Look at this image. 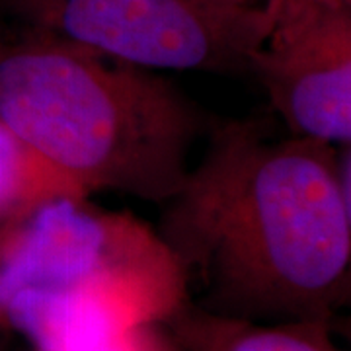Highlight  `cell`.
Here are the masks:
<instances>
[{"mask_svg":"<svg viewBox=\"0 0 351 351\" xmlns=\"http://www.w3.org/2000/svg\"><path fill=\"white\" fill-rule=\"evenodd\" d=\"M207 137L156 228L189 301L252 322H332L351 295L350 147L271 138L256 119H213Z\"/></svg>","mask_w":351,"mask_h":351,"instance_id":"1","label":"cell"},{"mask_svg":"<svg viewBox=\"0 0 351 351\" xmlns=\"http://www.w3.org/2000/svg\"><path fill=\"white\" fill-rule=\"evenodd\" d=\"M269 27L252 55L291 135L351 143V0H265Z\"/></svg>","mask_w":351,"mask_h":351,"instance_id":"5","label":"cell"},{"mask_svg":"<svg viewBox=\"0 0 351 351\" xmlns=\"http://www.w3.org/2000/svg\"><path fill=\"white\" fill-rule=\"evenodd\" d=\"M230 2H237V4H250L252 0H230Z\"/></svg>","mask_w":351,"mask_h":351,"instance_id":"10","label":"cell"},{"mask_svg":"<svg viewBox=\"0 0 351 351\" xmlns=\"http://www.w3.org/2000/svg\"><path fill=\"white\" fill-rule=\"evenodd\" d=\"M188 299L156 228L90 195H55L0 226V328L32 351H88Z\"/></svg>","mask_w":351,"mask_h":351,"instance_id":"3","label":"cell"},{"mask_svg":"<svg viewBox=\"0 0 351 351\" xmlns=\"http://www.w3.org/2000/svg\"><path fill=\"white\" fill-rule=\"evenodd\" d=\"M88 351H184L162 322L129 328Z\"/></svg>","mask_w":351,"mask_h":351,"instance_id":"8","label":"cell"},{"mask_svg":"<svg viewBox=\"0 0 351 351\" xmlns=\"http://www.w3.org/2000/svg\"><path fill=\"white\" fill-rule=\"evenodd\" d=\"M0 121L82 195L164 205L213 119L156 71L47 34H0Z\"/></svg>","mask_w":351,"mask_h":351,"instance_id":"2","label":"cell"},{"mask_svg":"<svg viewBox=\"0 0 351 351\" xmlns=\"http://www.w3.org/2000/svg\"><path fill=\"white\" fill-rule=\"evenodd\" d=\"M8 332H4L2 328H0V351H2V336H6Z\"/></svg>","mask_w":351,"mask_h":351,"instance_id":"9","label":"cell"},{"mask_svg":"<svg viewBox=\"0 0 351 351\" xmlns=\"http://www.w3.org/2000/svg\"><path fill=\"white\" fill-rule=\"evenodd\" d=\"M184 351H341L328 320L252 322L184 302L162 322Z\"/></svg>","mask_w":351,"mask_h":351,"instance_id":"6","label":"cell"},{"mask_svg":"<svg viewBox=\"0 0 351 351\" xmlns=\"http://www.w3.org/2000/svg\"><path fill=\"white\" fill-rule=\"evenodd\" d=\"M12 27L149 71L250 76L269 8L230 0H0Z\"/></svg>","mask_w":351,"mask_h":351,"instance_id":"4","label":"cell"},{"mask_svg":"<svg viewBox=\"0 0 351 351\" xmlns=\"http://www.w3.org/2000/svg\"><path fill=\"white\" fill-rule=\"evenodd\" d=\"M64 193L82 195L0 121V226Z\"/></svg>","mask_w":351,"mask_h":351,"instance_id":"7","label":"cell"}]
</instances>
